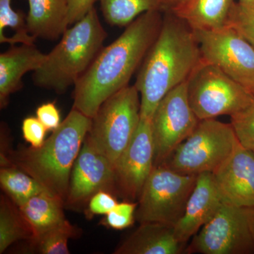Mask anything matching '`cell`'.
I'll list each match as a JSON object with an SVG mask.
<instances>
[{
  "label": "cell",
  "mask_w": 254,
  "mask_h": 254,
  "mask_svg": "<svg viewBox=\"0 0 254 254\" xmlns=\"http://www.w3.org/2000/svg\"><path fill=\"white\" fill-rule=\"evenodd\" d=\"M158 36L140 66L134 86L141 97V118L150 119L169 92L189 77L201 60L194 31L171 11H163Z\"/></svg>",
  "instance_id": "obj_2"
},
{
  "label": "cell",
  "mask_w": 254,
  "mask_h": 254,
  "mask_svg": "<svg viewBox=\"0 0 254 254\" xmlns=\"http://www.w3.org/2000/svg\"><path fill=\"white\" fill-rule=\"evenodd\" d=\"M213 174L224 203L254 208V151L238 143Z\"/></svg>",
  "instance_id": "obj_14"
},
{
  "label": "cell",
  "mask_w": 254,
  "mask_h": 254,
  "mask_svg": "<svg viewBox=\"0 0 254 254\" xmlns=\"http://www.w3.org/2000/svg\"><path fill=\"white\" fill-rule=\"evenodd\" d=\"M0 184L5 193L17 206L47 190L36 179L14 165L1 168Z\"/></svg>",
  "instance_id": "obj_23"
},
{
  "label": "cell",
  "mask_w": 254,
  "mask_h": 254,
  "mask_svg": "<svg viewBox=\"0 0 254 254\" xmlns=\"http://www.w3.org/2000/svg\"><path fill=\"white\" fill-rule=\"evenodd\" d=\"M222 203L213 174L198 175L194 189L187 202L185 214L175 225L177 240L186 244L215 216Z\"/></svg>",
  "instance_id": "obj_15"
},
{
  "label": "cell",
  "mask_w": 254,
  "mask_h": 254,
  "mask_svg": "<svg viewBox=\"0 0 254 254\" xmlns=\"http://www.w3.org/2000/svg\"><path fill=\"white\" fill-rule=\"evenodd\" d=\"M64 206L65 203L61 198L45 190L18 207L33 239L66 220Z\"/></svg>",
  "instance_id": "obj_20"
},
{
  "label": "cell",
  "mask_w": 254,
  "mask_h": 254,
  "mask_svg": "<svg viewBox=\"0 0 254 254\" xmlns=\"http://www.w3.org/2000/svg\"><path fill=\"white\" fill-rule=\"evenodd\" d=\"M16 46H10L9 50L0 55L1 109L9 103L11 95L22 88L23 76L29 71H36L46 59V54L40 51L35 45Z\"/></svg>",
  "instance_id": "obj_16"
},
{
  "label": "cell",
  "mask_w": 254,
  "mask_h": 254,
  "mask_svg": "<svg viewBox=\"0 0 254 254\" xmlns=\"http://www.w3.org/2000/svg\"><path fill=\"white\" fill-rule=\"evenodd\" d=\"M163 4V11H173L181 6L187 0H161Z\"/></svg>",
  "instance_id": "obj_33"
},
{
  "label": "cell",
  "mask_w": 254,
  "mask_h": 254,
  "mask_svg": "<svg viewBox=\"0 0 254 254\" xmlns=\"http://www.w3.org/2000/svg\"><path fill=\"white\" fill-rule=\"evenodd\" d=\"M199 122L189 103L187 81L169 92L159 103L151 119L154 166L165 163Z\"/></svg>",
  "instance_id": "obj_11"
},
{
  "label": "cell",
  "mask_w": 254,
  "mask_h": 254,
  "mask_svg": "<svg viewBox=\"0 0 254 254\" xmlns=\"http://www.w3.org/2000/svg\"><path fill=\"white\" fill-rule=\"evenodd\" d=\"M185 245L177 240L173 225L143 222L114 254H180L186 252Z\"/></svg>",
  "instance_id": "obj_17"
},
{
  "label": "cell",
  "mask_w": 254,
  "mask_h": 254,
  "mask_svg": "<svg viewBox=\"0 0 254 254\" xmlns=\"http://www.w3.org/2000/svg\"><path fill=\"white\" fill-rule=\"evenodd\" d=\"M115 176L113 164L85 138L71 170L65 206L87 205L100 190L116 193Z\"/></svg>",
  "instance_id": "obj_13"
},
{
  "label": "cell",
  "mask_w": 254,
  "mask_h": 254,
  "mask_svg": "<svg viewBox=\"0 0 254 254\" xmlns=\"http://www.w3.org/2000/svg\"><path fill=\"white\" fill-rule=\"evenodd\" d=\"M108 36L93 8L81 20L65 31L58 44L48 54L41 67L33 73L36 86L65 93L88 69L103 49Z\"/></svg>",
  "instance_id": "obj_4"
},
{
  "label": "cell",
  "mask_w": 254,
  "mask_h": 254,
  "mask_svg": "<svg viewBox=\"0 0 254 254\" xmlns=\"http://www.w3.org/2000/svg\"><path fill=\"white\" fill-rule=\"evenodd\" d=\"M68 0H28V31L36 38L55 41L68 28Z\"/></svg>",
  "instance_id": "obj_18"
},
{
  "label": "cell",
  "mask_w": 254,
  "mask_h": 254,
  "mask_svg": "<svg viewBox=\"0 0 254 254\" xmlns=\"http://www.w3.org/2000/svg\"><path fill=\"white\" fill-rule=\"evenodd\" d=\"M48 129L37 118L29 117L24 119L22 123L23 138L33 148H39L46 141Z\"/></svg>",
  "instance_id": "obj_30"
},
{
  "label": "cell",
  "mask_w": 254,
  "mask_h": 254,
  "mask_svg": "<svg viewBox=\"0 0 254 254\" xmlns=\"http://www.w3.org/2000/svg\"><path fill=\"white\" fill-rule=\"evenodd\" d=\"M151 120L141 118L134 136L115 165L116 193L128 200L138 199L154 168Z\"/></svg>",
  "instance_id": "obj_12"
},
{
  "label": "cell",
  "mask_w": 254,
  "mask_h": 254,
  "mask_svg": "<svg viewBox=\"0 0 254 254\" xmlns=\"http://www.w3.org/2000/svg\"><path fill=\"white\" fill-rule=\"evenodd\" d=\"M187 95L190 108L199 120L231 117L250 104L254 96L202 58L187 80Z\"/></svg>",
  "instance_id": "obj_7"
},
{
  "label": "cell",
  "mask_w": 254,
  "mask_h": 254,
  "mask_svg": "<svg viewBox=\"0 0 254 254\" xmlns=\"http://www.w3.org/2000/svg\"><path fill=\"white\" fill-rule=\"evenodd\" d=\"M96 0H68L67 23L69 25L74 24L75 23L81 20L93 8Z\"/></svg>",
  "instance_id": "obj_32"
},
{
  "label": "cell",
  "mask_w": 254,
  "mask_h": 254,
  "mask_svg": "<svg viewBox=\"0 0 254 254\" xmlns=\"http://www.w3.org/2000/svg\"><path fill=\"white\" fill-rule=\"evenodd\" d=\"M228 25L240 32L254 48V4L235 3Z\"/></svg>",
  "instance_id": "obj_27"
},
{
  "label": "cell",
  "mask_w": 254,
  "mask_h": 254,
  "mask_svg": "<svg viewBox=\"0 0 254 254\" xmlns=\"http://www.w3.org/2000/svg\"><path fill=\"white\" fill-rule=\"evenodd\" d=\"M230 118L241 144L254 150V94L250 104Z\"/></svg>",
  "instance_id": "obj_26"
},
{
  "label": "cell",
  "mask_w": 254,
  "mask_h": 254,
  "mask_svg": "<svg viewBox=\"0 0 254 254\" xmlns=\"http://www.w3.org/2000/svg\"><path fill=\"white\" fill-rule=\"evenodd\" d=\"M238 2L241 4H254V0H239Z\"/></svg>",
  "instance_id": "obj_34"
},
{
  "label": "cell",
  "mask_w": 254,
  "mask_h": 254,
  "mask_svg": "<svg viewBox=\"0 0 254 254\" xmlns=\"http://www.w3.org/2000/svg\"><path fill=\"white\" fill-rule=\"evenodd\" d=\"M187 254H254V208L222 203L193 236Z\"/></svg>",
  "instance_id": "obj_9"
},
{
  "label": "cell",
  "mask_w": 254,
  "mask_h": 254,
  "mask_svg": "<svg viewBox=\"0 0 254 254\" xmlns=\"http://www.w3.org/2000/svg\"><path fill=\"white\" fill-rule=\"evenodd\" d=\"M235 3V0H187L171 12L193 31H215L228 26Z\"/></svg>",
  "instance_id": "obj_19"
},
{
  "label": "cell",
  "mask_w": 254,
  "mask_h": 254,
  "mask_svg": "<svg viewBox=\"0 0 254 254\" xmlns=\"http://www.w3.org/2000/svg\"><path fill=\"white\" fill-rule=\"evenodd\" d=\"M202 60L220 68L254 94V48L235 28L193 31Z\"/></svg>",
  "instance_id": "obj_10"
},
{
  "label": "cell",
  "mask_w": 254,
  "mask_h": 254,
  "mask_svg": "<svg viewBox=\"0 0 254 254\" xmlns=\"http://www.w3.org/2000/svg\"><path fill=\"white\" fill-rule=\"evenodd\" d=\"M118 203V200L112 192L100 190L91 197L87 204V218H91L95 215H107Z\"/></svg>",
  "instance_id": "obj_29"
},
{
  "label": "cell",
  "mask_w": 254,
  "mask_h": 254,
  "mask_svg": "<svg viewBox=\"0 0 254 254\" xmlns=\"http://www.w3.org/2000/svg\"><path fill=\"white\" fill-rule=\"evenodd\" d=\"M36 118L46 127L48 131H55L61 125V116L54 103H47L38 107Z\"/></svg>",
  "instance_id": "obj_31"
},
{
  "label": "cell",
  "mask_w": 254,
  "mask_h": 254,
  "mask_svg": "<svg viewBox=\"0 0 254 254\" xmlns=\"http://www.w3.org/2000/svg\"><path fill=\"white\" fill-rule=\"evenodd\" d=\"M240 143L231 124L200 120L193 133L163 165L177 173L198 176L220 168Z\"/></svg>",
  "instance_id": "obj_6"
},
{
  "label": "cell",
  "mask_w": 254,
  "mask_h": 254,
  "mask_svg": "<svg viewBox=\"0 0 254 254\" xmlns=\"http://www.w3.org/2000/svg\"><path fill=\"white\" fill-rule=\"evenodd\" d=\"M162 13L155 10L140 15L119 38L100 50L74 84L73 108L93 118L105 100L128 86L158 36Z\"/></svg>",
  "instance_id": "obj_1"
},
{
  "label": "cell",
  "mask_w": 254,
  "mask_h": 254,
  "mask_svg": "<svg viewBox=\"0 0 254 254\" xmlns=\"http://www.w3.org/2000/svg\"><path fill=\"white\" fill-rule=\"evenodd\" d=\"M127 86L110 96L92 118L86 138L115 167L131 143L141 120V97Z\"/></svg>",
  "instance_id": "obj_5"
},
{
  "label": "cell",
  "mask_w": 254,
  "mask_h": 254,
  "mask_svg": "<svg viewBox=\"0 0 254 254\" xmlns=\"http://www.w3.org/2000/svg\"><path fill=\"white\" fill-rule=\"evenodd\" d=\"M92 118L72 108L39 148H21L8 155L11 166L31 175L49 193L67 198L73 164L91 127Z\"/></svg>",
  "instance_id": "obj_3"
},
{
  "label": "cell",
  "mask_w": 254,
  "mask_h": 254,
  "mask_svg": "<svg viewBox=\"0 0 254 254\" xmlns=\"http://www.w3.org/2000/svg\"><path fill=\"white\" fill-rule=\"evenodd\" d=\"M11 3V0H0V43L34 45L36 38L28 31L26 16L13 9Z\"/></svg>",
  "instance_id": "obj_24"
},
{
  "label": "cell",
  "mask_w": 254,
  "mask_h": 254,
  "mask_svg": "<svg viewBox=\"0 0 254 254\" xmlns=\"http://www.w3.org/2000/svg\"><path fill=\"white\" fill-rule=\"evenodd\" d=\"M138 203L131 201L118 203L115 208L105 215L100 223L114 230H124L133 225Z\"/></svg>",
  "instance_id": "obj_28"
},
{
  "label": "cell",
  "mask_w": 254,
  "mask_h": 254,
  "mask_svg": "<svg viewBox=\"0 0 254 254\" xmlns=\"http://www.w3.org/2000/svg\"></svg>",
  "instance_id": "obj_35"
},
{
  "label": "cell",
  "mask_w": 254,
  "mask_h": 254,
  "mask_svg": "<svg viewBox=\"0 0 254 254\" xmlns=\"http://www.w3.org/2000/svg\"><path fill=\"white\" fill-rule=\"evenodd\" d=\"M105 21L114 26H127L147 11H163L161 0H100Z\"/></svg>",
  "instance_id": "obj_21"
},
{
  "label": "cell",
  "mask_w": 254,
  "mask_h": 254,
  "mask_svg": "<svg viewBox=\"0 0 254 254\" xmlns=\"http://www.w3.org/2000/svg\"><path fill=\"white\" fill-rule=\"evenodd\" d=\"M30 230L17 205L9 196L1 195L0 201V254L19 240L31 241Z\"/></svg>",
  "instance_id": "obj_22"
},
{
  "label": "cell",
  "mask_w": 254,
  "mask_h": 254,
  "mask_svg": "<svg viewBox=\"0 0 254 254\" xmlns=\"http://www.w3.org/2000/svg\"><path fill=\"white\" fill-rule=\"evenodd\" d=\"M197 176L174 171L165 165L154 166L147 179L135 212L140 222L175 225L185 214Z\"/></svg>",
  "instance_id": "obj_8"
},
{
  "label": "cell",
  "mask_w": 254,
  "mask_h": 254,
  "mask_svg": "<svg viewBox=\"0 0 254 254\" xmlns=\"http://www.w3.org/2000/svg\"><path fill=\"white\" fill-rule=\"evenodd\" d=\"M77 235L67 220L30 241L33 251L41 254H69L68 241Z\"/></svg>",
  "instance_id": "obj_25"
}]
</instances>
